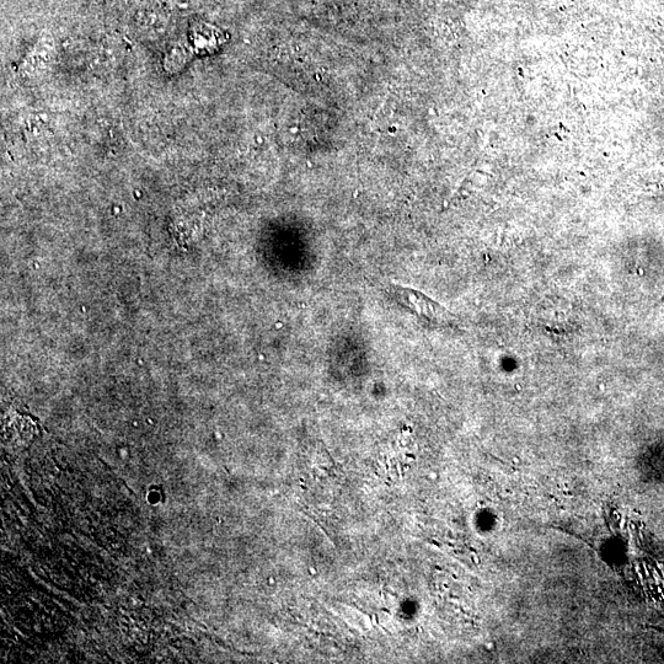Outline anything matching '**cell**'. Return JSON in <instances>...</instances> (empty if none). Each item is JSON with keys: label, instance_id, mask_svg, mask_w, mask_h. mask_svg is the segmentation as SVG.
<instances>
[{"label": "cell", "instance_id": "1", "mask_svg": "<svg viewBox=\"0 0 664 664\" xmlns=\"http://www.w3.org/2000/svg\"><path fill=\"white\" fill-rule=\"evenodd\" d=\"M389 292L392 293L395 301L403 305L412 314L428 321V323L442 325L452 323L454 315L448 312L443 305L432 301L425 294L415 291V289L390 286Z\"/></svg>", "mask_w": 664, "mask_h": 664}]
</instances>
